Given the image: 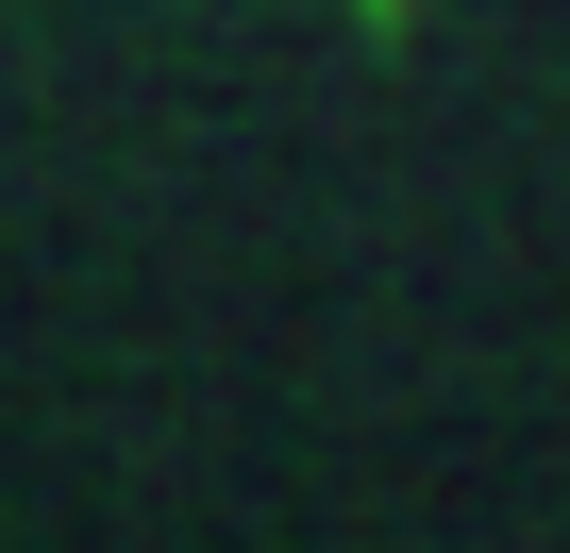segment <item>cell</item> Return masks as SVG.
Returning a JSON list of instances; mask_svg holds the SVG:
<instances>
[{"mask_svg":"<svg viewBox=\"0 0 570 553\" xmlns=\"http://www.w3.org/2000/svg\"><path fill=\"white\" fill-rule=\"evenodd\" d=\"M353 18H370V34H386V18H403V0H353Z\"/></svg>","mask_w":570,"mask_h":553,"instance_id":"obj_1","label":"cell"}]
</instances>
